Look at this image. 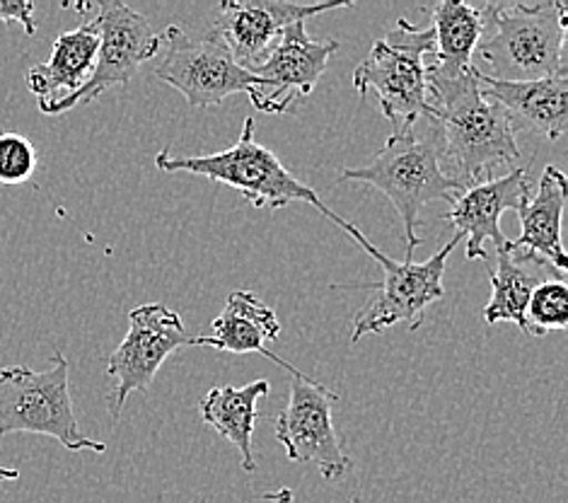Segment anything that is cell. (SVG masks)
<instances>
[{
    "label": "cell",
    "mask_w": 568,
    "mask_h": 503,
    "mask_svg": "<svg viewBox=\"0 0 568 503\" xmlns=\"http://www.w3.org/2000/svg\"><path fill=\"white\" fill-rule=\"evenodd\" d=\"M351 6L354 3L348 0L310 6L283 3V0H223L211 32L233 53L235 63L250 71L264 61L286 27Z\"/></svg>",
    "instance_id": "4fadbf2b"
},
{
    "label": "cell",
    "mask_w": 568,
    "mask_h": 503,
    "mask_svg": "<svg viewBox=\"0 0 568 503\" xmlns=\"http://www.w3.org/2000/svg\"><path fill=\"white\" fill-rule=\"evenodd\" d=\"M272 385L268 380H254V383L245 388L221 385L211 388L204 400H201L199 410L201 419L223 436L225 441L233 443L242 455V467L247 472L256 470L254 460V429L260 421V400H264Z\"/></svg>",
    "instance_id": "ffe728a7"
},
{
    "label": "cell",
    "mask_w": 568,
    "mask_h": 503,
    "mask_svg": "<svg viewBox=\"0 0 568 503\" xmlns=\"http://www.w3.org/2000/svg\"><path fill=\"white\" fill-rule=\"evenodd\" d=\"M339 51L336 39H313L305 22H295L281 32L272 51L250 73L262 80V94L254 107L264 114H288L297 98H307L327 63Z\"/></svg>",
    "instance_id": "7c38bea8"
},
{
    "label": "cell",
    "mask_w": 568,
    "mask_h": 503,
    "mask_svg": "<svg viewBox=\"0 0 568 503\" xmlns=\"http://www.w3.org/2000/svg\"><path fill=\"white\" fill-rule=\"evenodd\" d=\"M463 240V235L455 233L445 248L422 264H416L414 260L395 262L385 254L381 260L385 279L381 283H363V289H373L375 293L356 315L351 342H361L365 334H383L399 322L407 324L412 332L422 328L426 308L438 303L445 295V264H448L450 252Z\"/></svg>",
    "instance_id": "9c48e42d"
},
{
    "label": "cell",
    "mask_w": 568,
    "mask_h": 503,
    "mask_svg": "<svg viewBox=\"0 0 568 503\" xmlns=\"http://www.w3.org/2000/svg\"><path fill=\"white\" fill-rule=\"evenodd\" d=\"M18 480H20V470L0 465V482H18Z\"/></svg>",
    "instance_id": "484cf974"
},
{
    "label": "cell",
    "mask_w": 568,
    "mask_h": 503,
    "mask_svg": "<svg viewBox=\"0 0 568 503\" xmlns=\"http://www.w3.org/2000/svg\"><path fill=\"white\" fill-rule=\"evenodd\" d=\"M100 49L98 20L83 22L71 32H63L53 42L51 57L27 71V88L37 94L39 107L69 98L85 85Z\"/></svg>",
    "instance_id": "e0dca14e"
},
{
    "label": "cell",
    "mask_w": 568,
    "mask_h": 503,
    "mask_svg": "<svg viewBox=\"0 0 568 503\" xmlns=\"http://www.w3.org/2000/svg\"><path fill=\"white\" fill-rule=\"evenodd\" d=\"M568 8L551 3H486V30L479 53L500 83H530L568 73L566 68Z\"/></svg>",
    "instance_id": "3957f363"
},
{
    "label": "cell",
    "mask_w": 568,
    "mask_h": 503,
    "mask_svg": "<svg viewBox=\"0 0 568 503\" xmlns=\"http://www.w3.org/2000/svg\"><path fill=\"white\" fill-rule=\"evenodd\" d=\"M155 165L162 172H189L206 177L211 182L233 187L247 201H252L256 209L281 211L291 207V203H310V207H315L324 219H329L334 225L346 230V233L354 238L375 262L383 260V252L377 250L356 225H351L342 215H336L327 203L320 199L313 187L297 180V177L278 160L276 153H272L254 139V119L245 121L237 143L223 153L172 155L170 148H162L155 155Z\"/></svg>",
    "instance_id": "7a4b0ae2"
},
{
    "label": "cell",
    "mask_w": 568,
    "mask_h": 503,
    "mask_svg": "<svg viewBox=\"0 0 568 503\" xmlns=\"http://www.w3.org/2000/svg\"><path fill=\"white\" fill-rule=\"evenodd\" d=\"M94 20L100 24V49L98 57H94L90 78L83 88L69 94V98L39 107L44 114H63L78 104L94 102L110 88L129 85L139 68L158 57L162 37L141 12L124 3H116V0H106V3L98 6V18Z\"/></svg>",
    "instance_id": "ba28073f"
},
{
    "label": "cell",
    "mask_w": 568,
    "mask_h": 503,
    "mask_svg": "<svg viewBox=\"0 0 568 503\" xmlns=\"http://www.w3.org/2000/svg\"><path fill=\"white\" fill-rule=\"evenodd\" d=\"M568 199L566 174L557 165H547L535 197L518 211L520 238L513 240L523 250L542 256L559 274H566L568 260L561 242V219Z\"/></svg>",
    "instance_id": "d6986e66"
},
{
    "label": "cell",
    "mask_w": 568,
    "mask_h": 503,
    "mask_svg": "<svg viewBox=\"0 0 568 503\" xmlns=\"http://www.w3.org/2000/svg\"><path fill=\"white\" fill-rule=\"evenodd\" d=\"M339 182H363L383 192L404 223L407 238V260H414V250L422 244L418 238V213L433 201H455L465 189H459L440 168V151L436 133L428 127L426 135L392 133L368 165L346 168Z\"/></svg>",
    "instance_id": "277c9868"
},
{
    "label": "cell",
    "mask_w": 568,
    "mask_h": 503,
    "mask_svg": "<svg viewBox=\"0 0 568 503\" xmlns=\"http://www.w3.org/2000/svg\"><path fill=\"white\" fill-rule=\"evenodd\" d=\"M160 37L165 42V57L155 68V76L180 90L192 110L215 107L237 92H245L252 104L260 100L262 80L237 66L233 53L213 32L204 39H192L172 24Z\"/></svg>",
    "instance_id": "52a82bcc"
},
{
    "label": "cell",
    "mask_w": 568,
    "mask_h": 503,
    "mask_svg": "<svg viewBox=\"0 0 568 503\" xmlns=\"http://www.w3.org/2000/svg\"><path fill=\"white\" fill-rule=\"evenodd\" d=\"M568 328V285L561 279H551L537 285L530 303L525 308V334L545 336Z\"/></svg>",
    "instance_id": "7402d4cb"
},
{
    "label": "cell",
    "mask_w": 568,
    "mask_h": 503,
    "mask_svg": "<svg viewBox=\"0 0 568 503\" xmlns=\"http://www.w3.org/2000/svg\"><path fill=\"white\" fill-rule=\"evenodd\" d=\"M339 394L313 378H291L288 402L274 419L278 443L293 462H313L327 482L342 480L354 462L342 451L332 410Z\"/></svg>",
    "instance_id": "8fae6325"
},
{
    "label": "cell",
    "mask_w": 568,
    "mask_h": 503,
    "mask_svg": "<svg viewBox=\"0 0 568 503\" xmlns=\"http://www.w3.org/2000/svg\"><path fill=\"white\" fill-rule=\"evenodd\" d=\"M479 68L445 76L426 66L428 127L436 133L440 168L459 189L494 180L500 168L516 170L520 145L510 114L479 85Z\"/></svg>",
    "instance_id": "6da1fadb"
},
{
    "label": "cell",
    "mask_w": 568,
    "mask_h": 503,
    "mask_svg": "<svg viewBox=\"0 0 568 503\" xmlns=\"http://www.w3.org/2000/svg\"><path fill=\"white\" fill-rule=\"evenodd\" d=\"M542 256L530 250L518 248L513 240H506L496 248V269L491 271V301L484 308L486 324L513 322L525 332V308L530 303L537 285L551 279H561Z\"/></svg>",
    "instance_id": "2e32d148"
},
{
    "label": "cell",
    "mask_w": 568,
    "mask_h": 503,
    "mask_svg": "<svg viewBox=\"0 0 568 503\" xmlns=\"http://www.w3.org/2000/svg\"><path fill=\"white\" fill-rule=\"evenodd\" d=\"M37 170V151L30 139L20 133H0V184L16 187L32 180Z\"/></svg>",
    "instance_id": "603a6c76"
},
{
    "label": "cell",
    "mask_w": 568,
    "mask_h": 503,
    "mask_svg": "<svg viewBox=\"0 0 568 503\" xmlns=\"http://www.w3.org/2000/svg\"><path fill=\"white\" fill-rule=\"evenodd\" d=\"M211 336H194V346H211L227 353H262L268 361L286 369L291 378H307L293 363L283 361L278 353L266 349L281 334L276 312L250 291H233L227 295L225 308L211 324Z\"/></svg>",
    "instance_id": "9a60e30c"
},
{
    "label": "cell",
    "mask_w": 568,
    "mask_h": 503,
    "mask_svg": "<svg viewBox=\"0 0 568 503\" xmlns=\"http://www.w3.org/2000/svg\"><path fill=\"white\" fill-rule=\"evenodd\" d=\"M433 34L436 53L426 59V66L445 76H459L469 71L471 53L477 51L486 30V6H467L457 0H443L433 6Z\"/></svg>",
    "instance_id": "44dd1931"
},
{
    "label": "cell",
    "mask_w": 568,
    "mask_h": 503,
    "mask_svg": "<svg viewBox=\"0 0 568 503\" xmlns=\"http://www.w3.org/2000/svg\"><path fill=\"white\" fill-rule=\"evenodd\" d=\"M194 346L178 312L162 303L139 305L129 312V332L124 342L106 361V375L114 380L110 394V412L116 421L133 392L151 388L158 371L174 351Z\"/></svg>",
    "instance_id": "30bf717a"
},
{
    "label": "cell",
    "mask_w": 568,
    "mask_h": 503,
    "mask_svg": "<svg viewBox=\"0 0 568 503\" xmlns=\"http://www.w3.org/2000/svg\"><path fill=\"white\" fill-rule=\"evenodd\" d=\"M0 22H20L24 34L34 37V3H30V0H0Z\"/></svg>",
    "instance_id": "cb8c5ba5"
},
{
    "label": "cell",
    "mask_w": 568,
    "mask_h": 503,
    "mask_svg": "<svg viewBox=\"0 0 568 503\" xmlns=\"http://www.w3.org/2000/svg\"><path fill=\"white\" fill-rule=\"evenodd\" d=\"M530 168L532 160L489 182L465 189L453 201L445 221L457 235L467 238V260H486V244L494 242V248H500L506 242V235L500 233V215L520 211L530 201Z\"/></svg>",
    "instance_id": "5bb4252c"
},
{
    "label": "cell",
    "mask_w": 568,
    "mask_h": 503,
    "mask_svg": "<svg viewBox=\"0 0 568 503\" xmlns=\"http://www.w3.org/2000/svg\"><path fill=\"white\" fill-rule=\"evenodd\" d=\"M351 503H358V501H351Z\"/></svg>",
    "instance_id": "4316f807"
},
{
    "label": "cell",
    "mask_w": 568,
    "mask_h": 503,
    "mask_svg": "<svg viewBox=\"0 0 568 503\" xmlns=\"http://www.w3.org/2000/svg\"><path fill=\"white\" fill-rule=\"evenodd\" d=\"M71 363L53 351L44 371L27 365L0 369V436L37 433L57 439L65 451L104 453L106 445L80 431L69 383Z\"/></svg>",
    "instance_id": "5b68a950"
},
{
    "label": "cell",
    "mask_w": 568,
    "mask_h": 503,
    "mask_svg": "<svg viewBox=\"0 0 568 503\" xmlns=\"http://www.w3.org/2000/svg\"><path fill=\"white\" fill-rule=\"evenodd\" d=\"M479 85L513 117H518L525 127L547 135L549 141H559L568 124V73L551 76L530 83H500L486 78L481 71Z\"/></svg>",
    "instance_id": "ac0fdd59"
},
{
    "label": "cell",
    "mask_w": 568,
    "mask_h": 503,
    "mask_svg": "<svg viewBox=\"0 0 568 503\" xmlns=\"http://www.w3.org/2000/svg\"><path fill=\"white\" fill-rule=\"evenodd\" d=\"M436 53L430 27L418 30L402 18L385 39H377L368 57L354 71L358 94L375 90L377 102L395 133H407L428 112L426 59Z\"/></svg>",
    "instance_id": "8992f818"
},
{
    "label": "cell",
    "mask_w": 568,
    "mask_h": 503,
    "mask_svg": "<svg viewBox=\"0 0 568 503\" xmlns=\"http://www.w3.org/2000/svg\"><path fill=\"white\" fill-rule=\"evenodd\" d=\"M264 499L272 501V503H291V501H293V492H291L288 486H283V489H278V492L264 494Z\"/></svg>",
    "instance_id": "d4e9b609"
}]
</instances>
